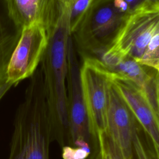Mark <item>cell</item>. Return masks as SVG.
<instances>
[{
	"label": "cell",
	"instance_id": "2",
	"mask_svg": "<svg viewBox=\"0 0 159 159\" xmlns=\"http://www.w3.org/2000/svg\"><path fill=\"white\" fill-rule=\"evenodd\" d=\"M52 142L43 78L40 68L30 77L17 109L7 159H50Z\"/></svg>",
	"mask_w": 159,
	"mask_h": 159
},
{
	"label": "cell",
	"instance_id": "21",
	"mask_svg": "<svg viewBox=\"0 0 159 159\" xmlns=\"http://www.w3.org/2000/svg\"><path fill=\"white\" fill-rule=\"evenodd\" d=\"M153 2H156V3H157V4H159V0H153Z\"/></svg>",
	"mask_w": 159,
	"mask_h": 159
},
{
	"label": "cell",
	"instance_id": "3",
	"mask_svg": "<svg viewBox=\"0 0 159 159\" xmlns=\"http://www.w3.org/2000/svg\"><path fill=\"white\" fill-rule=\"evenodd\" d=\"M66 78L68 143L61 148L63 159H92L100 151L98 135L92 125L83 96L80 66L70 36L68 42Z\"/></svg>",
	"mask_w": 159,
	"mask_h": 159
},
{
	"label": "cell",
	"instance_id": "8",
	"mask_svg": "<svg viewBox=\"0 0 159 159\" xmlns=\"http://www.w3.org/2000/svg\"><path fill=\"white\" fill-rule=\"evenodd\" d=\"M14 21L24 28L38 24L48 37L70 9V0H4Z\"/></svg>",
	"mask_w": 159,
	"mask_h": 159
},
{
	"label": "cell",
	"instance_id": "14",
	"mask_svg": "<svg viewBox=\"0 0 159 159\" xmlns=\"http://www.w3.org/2000/svg\"><path fill=\"white\" fill-rule=\"evenodd\" d=\"M103 159H126L117 143L104 132L98 134Z\"/></svg>",
	"mask_w": 159,
	"mask_h": 159
},
{
	"label": "cell",
	"instance_id": "1",
	"mask_svg": "<svg viewBox=\"0 0 159 159\" xmlns=\"http://www.w3.org/2000/svg\"><path fill=\"white\" fill-rule=\"evenodd\" d=\"M70 9L49 36L48 43L40 62L52 142L61 148L68 143L66 78Z\"/></svg>",
	"mask_w": 159,
	"mask_h": 159
},
{
	"label": "cell",
	"instance_id": "6",
	"mask_svg": "<svg viewBox=\"0 0 159 159\" xmlns=\"http://www.w3.org/2000/svg\"><path fill=\"white\" fill-rule=\"evenodd\" d=\"M110 73L98 59L85 58L80 66L83 96L93 128L98 135L107 129V86Z\"/></svg>",
	"mask_w": 159,
	"mask_h": 159
},
{
	"label": "cell",
	"instance_id": "4",
	"mask_svg": "<svg viewBox=\"0 0 159 159\" xmlns=\"http://www.w3.org/2000/svg\"><path fill=\"white\" fill-rule=\"evenodd\" d=\"M127 15L119 11L113 0H94L71 34L81 59H99L111 46Z\"/></svg>",
	"mask_w": 159,
	"mask_h": 159
},
{
	"label": "cell",
	"instance_id": "5",
	"mask_svg": "<svg viewBox=\"0 0 159 159\" xmlns=\"http://www.w3.org/2000/svg\"><path fill=\"white\" fill-rule=\"evenodd\" d=\"M158 27L159 4L148 1L127 15L107 51L139 62Z\"/></svg>",
	"mask_w": 159,
	"mask_h": 159
},
{
	"label": "cell",
	"instance_id": "19",
	"mask_svg": "<svg viewBox=\"0 0 159 159\" xmlns=\"http://www.w3.org/2000/svg\"><path fill=\"white\" fill-rule=\"evenodd\" d=\"M94 159H103V156H102V153L101 149H100V151L99 152V153L96 155V156L94 157Z\"/></svg>",
	"mask_w": 159,
	"mask_h": 159
},
{
	"label": "cell",
	"instance_id": "11",
	"mask_svg": "<svg viewBox=\"0 0 159 159\" xmlns=\"http://www.w3.org/2000/svg\"><path fill=\"white\" fill-rule=\"evenodd\" d=\"M22 29L11 17L4 0H0V87L7 83V67Z\"/></svg>",
	"mask_w": 159,
	"mask_h": 159
},
{
	"label": "cell",
	"instance_id": "7",
	"mask_svg": "<svg viewBox=\"0 0 159 159\" xmlns=\"http://www.w3.org/2000/svg\"><path fill=\"white\" fill-rule=\"evenodd\" d=\"M48 40L46 30L38 24L22 29L7 67V83L16 86L33 75L41 62Z\"/></svg>",
	"mask_w": 159,
	"mask_h": 159
},
{
	"label": "cell",
	"instance_id": "10",
	"mask_svg": "<svg viewBox=\"0 0 159 159\" xmlns=\"http://www.w3.org/2000/svg\"><path fill=\"white\" fill-rule=\"evenodd\" d=\"M110 77L131 109L135 119L149 135L159 153V117L143 91L134 82L110 72Z\"/></svg>",
	"mask_w": 159,
	"mask_h": 159
},
{
	"label": "cell",
	"instance_id": "20",
	"mask_svg": "<svg viewBox=\"0 0 159 159\" xmlns=\"http://www.w3.org/2000/svg\"><path fill=\"white\" fill-rule=\"evenodd\" d=\"M157 81H158V86L159 89V71H158V73H157Z\"/></svg>",
	"mask_w": 159,
	"mask_h": 159
},
{
	"label": "cell",
	"instance_id": "13",
	"mask_svg": "<svg viewBox=\"0 0 159 159\" xmlns=\"http://www.w3.org/2000/svg\"><path fill=\"white\" fill-rule=\"evenodd\" d=\"M139 63L159 71V27L150 39Z\"/></svg>",
	"mask_w": 159,
	"mask_h": 159
},
{
	"label": "cell",
	"instance_id": "15",
	"mask_svg": "<svg viewBox=\"0 0 159 159\" xmlns=\"http://www.w3.org/2000/svg\"><path fill=\"white\" fill-rule=\"evenodd\" d=\"M94 0H70V34L76 27Z\"/></svg>",
	"mask_w": 159,
	"mask_h": 159
},
{
	"label": "cell",
	"instance_id": "9",
	"mask_svg": "<svg viewBox=\"0 0 159 159\" xmlns=\"http://www.w3.org/2000/svg\"><path fill=\"white\" fill-rule=\"evenodd\" d=\"M134 120L131 109L109 77L106 132L117 143L126 159H130L132 153Z\"/></svg>",
	"mask_w": 159,
	"mask_h": 159
},
{
	"label": "cell",
	"instance_id": "17",
	"mask_svg": "<svg viewBox=\"0 0 159 159\" xmlns=\"http://www.w3.org/2000/svg\"><path fill=\"white\" fill-rule=\"evenodd\" d=\"M125 1H126V2L128 4L129 6L130 12L148 1H153V0H125Z\"/></svg>",
	"mask_w": 159,
	"mask_h": 159
},
{
	"label": "cell",
	"instance_id": "18",
	"mask_svg": "<svg viewBox=\"0 0 159 159\" xmlns=\"http://www.w3.org/2000/svg\"><path fill=\"white\" fill-rule=\"evenodd\" d=\"M13 85L11 83H6L4 85L0 87V100L3 98V96L6 94V93L9 90V89Z\"/></svg>",
	"mask_w": 159,
	"mask_h": 159
},
{
	"label": "cell",
	"instance_id": "12",
	"mask_svg": "<svg viewBox=\"0 0 159 159\" xmlns=\"http://www.w3.org/2000/svg\"><path fill=\"white\" fill-rule=\"evenodd\" d=\"M130 159H159L153 142L134 116L132 130V147Z\"/></svg>",
	"mask_w": 159,
	"mask_h": 159
},
{
	"label": "cell",
	"instance_id": "16",
	"mask_svg": "<svg viewBox=\"0 0 159 159\" xmlns=\"http://www.w3.org/2000/svg\"><path fill=\"white\" fill-rule=\"evenodd\" d=\"M116 8L120 12L128 15L130 13V10L128 4L125 0H113Z\"/></svg>",
	"mask_w": 159,
	"mask_h": 159
}]
</instances>
